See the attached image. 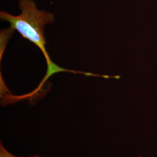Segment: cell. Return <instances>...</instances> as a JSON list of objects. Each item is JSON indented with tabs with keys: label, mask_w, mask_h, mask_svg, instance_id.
Masks as SVG:
<instances>
[{
	"label": "cell",
	"mask_w": 157,
	"mask_h": 157,
	"mask_svg": "<svg viewBox=\"0 0 157 157\" xmlns=\"http://www.w3.org/2000/svg\"><path fill=\"white\" fill-rule=\"evenodd\" d=\"M19 6L21 11L20 15L15 16L1 11L0 17L1 20L10 23L13 30L17 31L23 37L36 45L45 56L48 69L41 86L53 74L63 71L74 72L62 69L54 63L46 51L44 28L47 24L54 22V15L50 12L38 10L32 0H20Z\"/></svg>",
	"instance_id": "obj_1"
},
{
	"label": "cell",
	"mask_w": 157,
	"mask_h": 157,
	"mask_svg": "<svg viewBox=\"0 0 157 157\" xmlns=\"http://www.w3.org/2000/svg\"><path fill=\"white\" fill-rule=\"evenodd\" d=\"M0 157H19L15 156L7 151L2 144H0ZM29 157H41L39 155H34Z\"/></svg>",
	"instance_id": "obj_2"
}]
</instances>
